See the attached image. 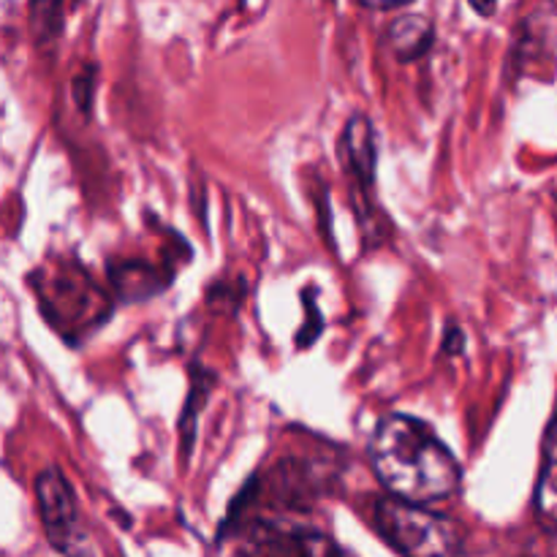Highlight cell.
Returning a JSON list of instances; mask_svg holds the SVG:
<instances>
[{
    "mask_svg": "<svg viewBox=\"0 0 557 557\" xmlns=\"http://www.w3.org/2000/svg\"><path fill=\"white\" fill-rule=\"evenodd\" d=\"M370 462L389 498L430 506L460 490V462L422 419L392 413L370 438Z\"/></svg>",
    "mask_w": 557,
    "mask_h": 557,
    "instance_id": "obj_1",
    "label": "cell"
},
{
    "mask_svg": "<svg viewBox=\"0 0 557 557\" xmlns=\"http://www.w3.org/2000/svg\"><path fill=\"white\" fill-rule=\"evenodd\" d=\"M373 528L403 557H468L457 522L428 506L381 498L373 504Z\"/></svg>",
    "mask_w": 557,
    "mask_h": 557,
    "instance_id": "obj_2",
    "label": "cell"
},
{
    "mask_svg": "<svg viewBox=\"0 0 557 557\" xmlns=\"http://www.w3.org/2000/svg\"><path fill=\"white\" fill-rule=\"evenodd\" d=\"M30 286L41 302L44 315L71 341V330H96L109 319V297L90 281L85 270L71 264L54 267L52 272H38Z\"/></svg>",
    "mask_w": 557,
    "mask_h": 557,
    "instance_id": "obj_3",
    "label": "cell"
},
{
    "mask_svg": "<svg viewBox=\"0 0 557 557\" xmlns=\"http://www.w3.org/2000/svg\"><path fill=\"white\" fill-rule=\"evenodd\" d=\"M38 517L47 542L63 557H90L92 544L82 522L79 504L60 468H47L36 476Z\"/></svg>",
    "mask_w": 557,
    "mask_h": 557,
    "instance_id": "obj_4",
    "label": "cell"
},
{
    "mask_svg": "<svg viewBox=\"0 0 557 557\" xmlns=\"http://www.w3.org/2000/svg\"><path fill=\"white\" fill-rule=\"evenodd\" d=\"M239 557H343L326 533L294 522H256Z\"/></svg>",
    "mask_w": 557,
    "mask_h": 557,
    "instance_id": "obj_5",
    "label": "cell"
},
{
    "mask_svg": "<svg viewBox=\"0 0 557 557\" xmlns=\"http://www.w3.org/2000/svg\"><path fill=\"white\" fill-rule=\"evenodd\" d=\"M341 147L354 177H357L364 188H373L375 166H379V145H375V128L373 123H370V117L354 114L346 123V128H343Z\"/></svg>",
    "mask_w": 557,
    "mask_h": 557,
    "instance_id": "obj_6",
    "label": "cell"
},
{
    "mask_svg": "<svg viewBox=\"0 0 557 557\" xmlns=\"http://www.w3.org/2000/svg\"><path fill=\"white\" fill-rule=\"evenodd\" d=\"M433 41H435L433 22L424 20V16L419 14L397 16V20H392L389 30H386V44H389L395 58L403 60V63H411V60L424 58V54L433 49Z\"/></svg>",
    "mask_w": 557,
    "mask_h": 557,
    "instance_id": "obj_7",
    "label": "cell"
},
{
    "mask_svg": "<svg viewBox=\"0 0 557 557\" xmlns=\"http://www.w3.org/2000/svg\"><path fill=\"white\" fill-rule=\"evenodd\" d=\"M109 277H112V286L117 288L125 302H141V299L156 297L172 281V275L150 264H141V261H125V264L112 267Z\"/></svg>",
    "mask_w": 557,
    "mask_h": 557,
    "instance_id": "obj_8",
    "label": "cell"
},
{
    "mask_svg": "<svg viewBox=\"0 0 557 557\" xmlns=\"http://www.w3.org/2000/svg\"><path fill=\"white\" fill-rule=\"evenodd\" d=\"M536 515L547 528L557 531V419L544 441V462L536 487Z\"/></svg>",
    "mask_w": 557,
    "mask_h": 557,
    "instance_id": "obj_9",
    "label": "cell"
},
{
    "mask_svg": "<svg viewBox=\"0 0 557 557\" xmlns=\"http://www.w3.org/2000/svg\"><path fill=\"white\" fill-rule=\"evenodd\" d=\"M33 33H36L38 47H47L63 33V5L58 3H36L30 5Z\"/></svg>",
    "mask_w": 557,
    "mask_h": 557,
    "instance_id": "obj_10",
    "label": "cell"
},
{
    "mask_svg": "<svg viewBox=\"0 0 557 557\" xmlns=\"http://www.w3.org/2000/svg\"><path fill=\"white\" fill-rule=\"evenodd\" d=\"M313 294H315L313 288H308V292H305V310H308V321H305V330H299V335H297L299 348H310L315 343V337L324 332V319H321L319 310H315Z\"/></svg>",
    "mask_w": 557,
    "mask_h": 557,
    "instance_id": "obj_11",
    "label": "cell"
},
{
    "mask_svg": "<svg viewBox=\"0 0 557 557\" xmlns=\"http://www.w3.org/2000/svg\"><path fill=\"white\" fill-rule=\"evenodd\" d=\"M92 76H96V71L87 69L85 76H76L74 82V96H76V103H79V109H90V96H92Z\"/></svg>",
    "mask_w": 557,
    "mask_h": 557,
    "instance_id": "obj_12",
    "label": "cell"
},
{
    "mask_svg": "<svg viewBox=\"0 0 557 557\" xmlns=\"http://www.w3.org/2000/svg\"><path fill=\"white\" fill-rule=\"evenodd\" d=\"M462 343H466L462 332L457 330V326H449V330H446V337H444V351L446 354H460Z\"/></svg>",
    "mask_w": 557,
    "mask_h": 557,
    "instance_id": "obj_13",
    "label": "cell"
},
{
    "mask_svg": "<svg viewBox=\"0 0 557 557\" xmlns=\"http://www.w3.org/2000/svg\"><path fill=\"white\" fill-rule=\"evenodd\" d=\"M201 392H205V389H201V386H199V381H196V384H194V392H190V395H194V400H196V397H201ZM190 417H196V403H194V406H188V408H185L183 428H185V424H188V419H190Z\"/></svg>",
    "mask_w": 557,
    "mask_h": 557,
    "instance_id": "obj_14",
    "label": "cell"
},
{
    "mask_svg": "<svg viewBox=\"0 0 557 557\" xmlns=\"http://www.w3.org/2000/svg\"><path fill=\"white\" fill-rule=\"evenodd\" d=\"M473 9H476V11H482V14H493V5H473Z\"/></svg>",
    "mask_w": 557,
    "mask_h": 557,
    "instance_id": "obj_15",
    "label": "cell"
}]
</instances>
